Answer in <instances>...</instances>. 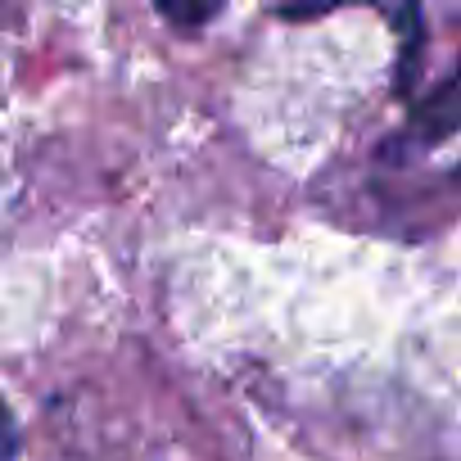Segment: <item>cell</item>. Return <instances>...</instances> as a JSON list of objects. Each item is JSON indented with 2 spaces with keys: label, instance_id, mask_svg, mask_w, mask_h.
<instances>
[{
  "label": "cell",
  "instance_id": "6da1fadb",
  "mask_svg": "<svg viewBox=\"0 0 461 461\" xmlns=\"http://www.w3.org/2000/svg\"><path fill=\"white\" fill-rule=\"evenodd\" d=\"M452 131H461V64H456V73L447 77V82H438L425 100H420V109L411 113V136L416 140H443V136H452Z\"/></svg>",
  "mask_w": 461,
  "mask_h": 461
},
{
  "label": "cell",
  "instance_id": "7a4b0ae2",
  "mask_svg": "<svg viewBox=\"0 0 461 461\" xmlns=\"http://www.w3.org/2000/svg\"><path fill=\"white\" fill-rule=\"evenodd\" d=\"M14 452H19L14 416H10V407H5V402H0V461H14Z\"/></svg>",
  "mask_w": 461,
  "mask_h": 461
}]
</instances>
